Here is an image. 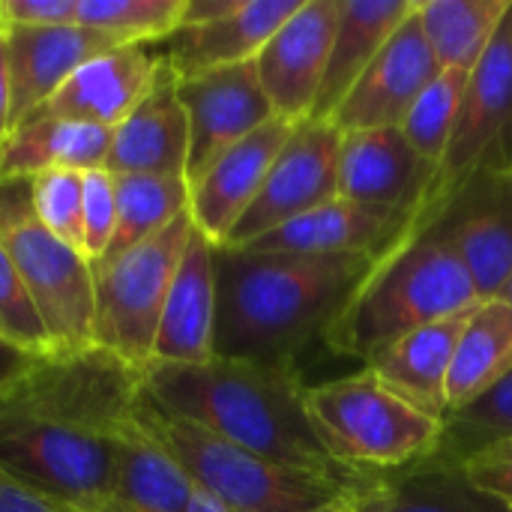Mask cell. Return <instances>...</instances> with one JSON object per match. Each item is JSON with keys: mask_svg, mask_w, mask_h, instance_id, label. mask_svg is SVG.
Wrapping results in <instances>:
<instances>
[{"mask_svg": "<svg viewBox=\"0 0 512 512\" xmlns=\"http://www.w3.org/2000/svg\"><path fill=\"white\" fill-rule=\"evenodd\" d=\"M510 6L512 0H417V21L438 66L471 75Z\"/></svg>", "mask_w": 512, "mask_h": 512, "instance_id": "f1b7e54d", "label": "cell"}, {"mask_svg": "<svg viewBox=\"0 0 512 512\" xmlns=\"http://www.w3.org/2000/svg\"><path fill=\"white\" fill-rule=\"evenodd\" d=\"M39 357H42V354H30V351L18 348V345L6 342V339L0 336V393H3L21 372H27Z\"/></svg>", "mask_w": 512, "mask_h": 512, "instance_id": "60d3db41", "label": "cell"}, {"mask_svg": "<svg viewBox=\"0 0 512 512\" xmlns=\"http://www.w3.org/2000/svg\"><path fill=\"white\" fill-rule=\"evenodd\" d=\"M189 117L180 102V78L168 57L159 54L156 75L144 99L111 132L105 171L111 174H162L186 177Z\"/></svg>", "mask_w": 512, "mask_h": 512, "instance_id": "ac0fdd59", "label": "cell"}, {"mask_svg": "<svg viewBox=\"0 0 512 512\" xmlns=\"http://www.w3.org/2000/svg\"><path fill=\"white\" fill-rule=\"evenodd\" d=\"M141 387L150 405L189 420L276 465L360 489L366 477L345 471L318 441L300 369L210 357L204 363H147Z\"/></svg>", "mask_w": 512, "mask_h": 512, "instance_id": "3957f363", "label": "cell"}, {"mask_svg": "<svg viewBox=\"0 0 512 512\" xmlns=\"http://www.w3.org/2000/svg\"><path fill=\"white\" fill-rule=\"evenodd\" d=\"M483 171H512V6L486 57L468 78L459 126L438 165L426 207Z\"/></svg>", "mask_w": 512, "mask_h": 512, "instance_id": "9c48e42d", "label": "cell"}, {"mask_svg": "<svg viewBox=\"0 0 512 512\" xmlns=\"http://www.w3.org/2000/svg\"><path fill=\"white\" fill-rule=\"evenodd\" d=\"M438 72L441 66L420 30L414 9L411 18H405L390 42L378 51V57L369 63L342 105L330 114V123L339 132L402 126L405 114Z\"/></svg>", "mask_w": 512, "mask_h": 512, "instance_id": "5bb4252c", "label": "cell"}, {"mask_svg": "<svg viewBox=\"0 0 512 512\" xmlns=\"http://www.w3.org/2000/svg\"><path fill=\"white\" fill-rule=\"evenodd\" d=\"M144 423L183 465L189 480L228 512H312L357 492L327 477L294 471L255 456L189 420L141 402Z\"/></svg>", "mask_w": 512, "mask_h": 512, "instance_id": "8992f818", "label": "cell"}, {"mask_svg": "<svg viewBox=\"0 0 512 512\" xmlns=\"http://www.w3.org/2000/svg\"><path fill=\"white\" fill-rule=\"evenodd\" d=\"M33 213L45 231L84 255L81 228V171H42L30 177Z\"/></svg>", "mask_w": 512, "mask_h": 512, "instance_id": "836d02e7", "label": "cell"}, {"mask_svg": "<svg viewBox=\"0 0 512 512\" xmlns=\"http://www.w3.org/2000/svg\"><path fill=\"white\" fill-rule=\"evenodd\" d=\"M303 0H243V6L219 21L180 27L165 39L162 51L177 78H195L213 69L252 63L270 36L300 9Z\"/></svg>", "mask_w": 512, "mask_h": 512, "instance_id": "7402d4cb", "label": "cell"}, {"mask_svg": "<svg viewBox=\"0 0 512 512\" xmlns=\"http://www.w3.org/2000/svg\"><path fill=\"white\" fill-rule=\"evenodd\" d=\"M498 297H501V300H507V303H510V306H512V276H510V282L504 285V291H501Z\"/></svg>", "mask_w": 512, "mask_h": 512, "instance_id": "f6af8a7d", "label": "cell"}, {"mask_svg": "<svg viewBox=\"0 0 512 512\" xmlns=\"http://www.w3.org/2000/svg\"><path fill=\"white\" fill-rule=\"evenodd\" d=\"M468 315L471 309L402 336L387 351H381L366 369L381 384H387L396 396H402L408 405L420 408L429 417L444 420L450 411L447 381H450L456 345H459Z\"/></svg>", "mask_w": 512, "mask_h": 512, "instance_id": "603a6c76", "label": "cell"}, {"mask_svg": "<svg viewBox=\"0 0 512 512\" xmlns=\"http://www.w3.org/2000/svg\"><path fill=\"white\" fill-rule=\"evenodd\" d=\"M117 198V228L108 252L99 258H114L153 234L165 231L171 222L189 213V180L162 174H114Z\"/></svg>", "mask_w": 512, "mask_h": 512, "instance_id": "f546056e", "label": "cell"}, {"mask_svg": "<svg viewBox=\"0 0 512 512\" xmlns=\"http://www.w3.org/2000/svg\"><path fill=\"white\" fill-rule=\"evenodd\" d=\"M180 102L189 117V183H195L216 156L276 117L255 63L180 78Z\"/></svg>", "mask_w": 512, "mask_h": 512, "instance_id": "7c38bea8", "label": "cell"}, {"mask_svg": "<svg viewBox=\"0 0 512 512\" xmlns=\"http://www.w3.org/2000/svg\"><path fill=\"white\" fill-rule=\"evenodd\" d=\"M504 441H512V369L486 393L444 417L435 459L462 465L474 453Z\"/></svg>", "mask_w": 512, "mask_h": 512, "instance_id": "4dcf8cb0", "label": "cell"}, {"mask_svg": "<svg viewBox=\"0 0 512 512\" xmlns=\"http://www.w3.org/2000/svg\"><path fill=\"white\" fill-rule=\"evenodd\" d=\"M468 78H471L468 72L441 69L435 81L417 96V102L411 105V111L405 114L399 126L408 144L435 165H441L453 141V132L459 126L462 102L468 93Z\"/></svg>", "mask_w": 512, "mask_h": 512, "instance_id": "d6a6232c", "label": "cell"}, {"mask_svg": "<svg viewBox=\"0 0 512 512\" xmlns=\"http://www.w3.org/2000/svg\"><path fill=\"white\" fill-rule=\"evenodd\" d=\"M294 129L297 123L273 117L228 147L222 156H216L210 168L195 183H189V216L213 246H222L234 225L243 219Z\"/></svg>", "mask_w": 512, "mask_h": 512, "instance_id": "e0dca14e", "label": "cell"}, {"mask_svg": "<svg viewBox=\"0 0 512 512\" xmlns=\"http://www.w3.org/2000/svg\"><path fill=\"white\" fill-rule=\"evenodd\" d=\"M156 63L159 54H150L144 45L111 48L78 66L69 81L36 111L117 129L144 99L156 75Z\"/></svg>", "mask_w": 512, "mask_h": 512, "instance_id": "ffe728a7", "label": "cell"}, {"mask_svg": "<svg viewBox=\"0 0 512 512\" xmlns=\"http://www.w3.org/2000/svg\"><path fill=\"white\" fill-rule=\"evenodd\" d=\"M336 15L339 0H303L252 60L276 117L291 123L312 117L330 60Z\"/></svg>", "mask_w": 512, "mask_h": 512, "instance_id": "4fadbf2b", "label": "cell"}, {"mask_svg": "<svg viewBox=\"0 0 512 512\" xmlns=\"http://www.w3.org/2000/svg\"><path fill=\"white\" fill-rule=\"evenodd\" d=\"M3 27L78 24V0H0Z\"/></svg>", "mask_w": 512, "mask_h": 512, "instance_id": "74e56055", "label": "cell"}, {"mask_svg": "<svg viewBox=\"0 0 512 512\" xmlns=\"http://www.w3.org/2000/svg\"><path fill=\"white\" fill-rule=\"evenodd\" d=\"M12 132V78H9V48L6 27L0 30V147Z\"/></svg>", "mask_w": 512, "mask_h": 512, "instance_id": "b9f144b4", "label": "cell"}, {"mask_svg": "<svg viewBox=\"0 0 512 512\" xmlns=\"http://www.w3.org/2000/svg\"><path fill=\"white\" fill-rule=\"evenodd\" d=\"M417 9V0H339L327 72L309 120H330L378 51Z\"/></svg>", "mask_w": 512, "mask_h": 512, "instance_id": "484cf974", "label": "cell"}, {"mask_svg": "<svg viewBox=\"0 0 512 512\" xmlns=\"http://www.w3.org/2000/svg\"><path fill=\"white\" fill-rule=\"evenodd\" d=\"M186 0H78V24L120 45L165 42L180 30Z\"/></svg>", "mask_w": 512, "mask_h": 512, "instance_id": "1f68e13d", "label": "cell"}, {"mask_svg": "<svg viewBox=\"0 0 512 512\" xmlns=\"http://www.w3.org/2000/svg\"><path fill=\"white\" fill-rule=\"evenodd\" d=\"M342 132L330 120H303L276 156L261 192L222 246H249L273 228L339 195Z\"/></svg>", "mask_w": 512, "mask_h": 512, "instance_id": "8fae6325", "label": "cell"}, {"mask_svg": "<svg viewBox=\"0 0 512 512\" xmlns=\"http://www.w3.org/2000/svg\"><path fill=\"white\" fill-rule=\"evenodd\" d=\"M111 132L105 126L27 114L0 147V177H36L42 171H93L105 168Z\"/></svg>", "mask_w": 512, "mask_h": 512, "instance_id": "4316f807", "label": "cell"}, {"mask_svg": "<svg viewBox=\"0 0 512 512\" xmlns=\"http://www.w3.org/2000/svg\"><path fill=\"white\" fill-rule=\"evenodd\" d=\"M312 512H351L348 510V495H345V498H339V501H333V504H327V507H321V510H312Z\"/></svg>", "mask_w": 512, "mask_h": 512, "instance_id": "ee69618b", "label": "cell"}, {"mask_svg": "<svg viewBox=\"0 0 512 512\" xmlns=\"http://www.w3.org/2000/svg\"><path fill=\"white\" fill-rule=\"evenodd\" d=\"M240 6H243V0H186L180 27H198V24L219 21L231 12H237Z\"/></svg>", "mask_w": 512, "mask_h": 512, "instance_id": "ab89813d", "label": "cell"}, {"mask_svg": "<svg viewBox=\"0 0 512 512\" xmlns=\"http://www.w3.org/2000/svg\"><path fill=\"white\" fill-rule=\"evenodd\" d=\"M438 165L420 156L399 126L342 132L339 195L357 204L417 213L429 204Z\"/></svg>", "mask_w": 512, "mask_h": 512, "instance_id": "9a60e30c", "label": "cell"}, {"mask_svg": "<svg viewBox=\"0 0 512 512\" xmlns=\"http://www.w3.org/2000/svg\"><path fill=\"white\" fill-rule=\"evenodd\" d=\"M0 243L6 246L54 351L93 345V267L45 231L33 213L30 177H0Z\"/></svg>", "mask_w": 512, "mask_h": 512, "instance_id": "52a82bcc", "label": "cell"}, {"mask_svg": "<svg viewBox=\"0 0 512 512\" xmlns=\"http://www.w3.org/2000/svg\"><path fill=\"white\" fill-rule=\"evenodd\" d=\"M192 231L186 213L150 240L93 264V345L135 369L153 360L159 318Z\"/></svg>", "mask_w": 512, "mask_h": 512, "instance_id": "ba28073f", "label": "cell"}, {"mask_svg": "<svg viewBox=\"0 0 512 512\" xmlns=\"http://www.w3.org/2000/svg\"><path fill=\"white\" fill-rule=\"evenodd\" d=\"M351 512H512L507 501L474 486L459 465L426 459L396 474L366 477L348 495Z\"/></svg>", "mask_w": 512, "mask_h": 512, "instance_id": "cb8c5ba5", "label": "cell"}, {"mask_svg": "<svg viewBox=\"0 0 512 512\" xmlns=\"http://www.w3.org/2000/svg\"><path fill=\"white\" fill-rule=\"evenodd\" d=\"M512 369V306L501 297L480 300L459 336L450 381L447 408L456 411L498 384ZM447 411V414H450Z\"/></svg>", "mask_w": 512, "mask_h": 512, "instance_id": "83f0119b", "label": "cell"}, {"mask_svg": "<svg viewBox=\"0 0 512 512\" xmlns=\"http://www.w3.org/2000/svg\"><path fill=\"white\" fill-rule=\"evenodd\" d=\"M303 405L324 450L357 477H384L432 459L444 420L423 414L366 366L354 375L306 384Z\"/></svg>", "mask_w": 512, "mask_h": 512, "instance_id": "5b68a950", "label": "cell"}, {"mask_svg": "<svg viewBox=\"0 0 512 512\" xmlns=\"http://www.w3.org/2000/svg\"><path fill=\"white\" fill-rule=\"evenodd\" d=\"M216 246L195 228L177 264L150 363H204L216 333Z\"/></svg>", "mask_w": 512, "mask_h": 512, "instance_id": "44dd1931", "label": "cell"}, {"mask_svg": "<svg viewBox=\"0 0 512 512\" xmlns=\"http://www.w3.org/2000/svg\"><path fill=\"white\" fill-rule=\"evenodd\" d=\"M417 213H402L390 207L357 204L342 195L327 204L273 228L270 234L252 240V252H288V255H387L399 240L414 231ZM234 249V246H231Z\"/></svg>", "mask_w": 512, "mask_h": 512, "instance_id": "2e32d148", "label": "cell"}, {"mask_svg": "<svg viewBox=\"0 0 512 512\" xmlns=\"http://www.w3.org/2000/svg\"><path fill=\"white\" fill-rule=\"evenodd\" d=\"M468 267L480 300L504 291L512 276V171H483L468 177L438 204L417 216Z\"/></svg>", "mask_w": 512, "mask_h": 512, "instance_id": "30bf717a", "label": "cell"}, {"mask_svg": "<svg viewBox=\"0 0 512 512\" xmlns=\"http://www.w3.org/2000/svg\"><path fill=\"white\" fill-rule=\"evenodd\" d=\"M480 303L462 258L432 228L417 225L375 261L363 285L339 312L324 345L366 366L402 336Z\"/></svg>", "mask_w": 512, "mask_h": 512, "instance_id": "277c9868", "label": "cell"}, {"mask_svg": "<svg viewBox=\"0 0 512 512\" xmlns=\"http://www.w3.org/2000/svg\"><path fill=\"white\" fill-rule=\"evenodd\" d=\"M81 228H84V258L90 267L108 252L114 228H117V198H114V174L105 168H93L81 174Z\"/></svg>", "mask_w": 512, "mask_h": 512, "instance_id": "d590c367", "label": "cell"}, {"mask_svg": "<svg viewBox=\"0 0 512 512\" xmlns=\"http://www.w3.org/2000/svg\"><path fill=\"white\" fill-rule=\"evenodd\" d=\"M459 468L474 486H480L483 492L507 501L512 507V441L492 444V447L474 453Z\"/></svg>", "mask_w": 512, "mask_h": 512, "instance_id": "8d00e7d4", "label": "cell"}, {"mask_svg": "<svg viewBox=\"0 0 512 512\" xmlns=\"http://www.w3.org/2000/svg\"><path fill=\"white\" fill-rule=\"evenodd\" d=\"M0 30H3V18H0Z\"/></svg>", "mask_w": 512, "mask_h": 512, "instance_id": "bcb514c9", "label": "cell"}, {"mask_svg": "<svg viewBox=\"0 0 512 512\" xmlns=\"http://www.w3.org/2000/svg\"><path fill=\"white\" fill-rule=\"evenodd\" d=\"M0 336L30 354L54 351L45 333V324L3 243H0Z\"/></svg>", "mask_w": 512, "mask_h": 512, "instance_id": "e575fe53", "label": "cell"}, {"mask_svg": "<svg viewBox=\"0 0 512 512\" xmlns=\"http://www.w3.org/2000/svg\"><path fill=\"white\" fill-rule=\"evenodd\" d=\"M192 492L195 483L138 408L114 453L108 512H186Z\"/></svg>", "mask_w": 512, "mask_h": 512, "instance_id": "d4e9b609", "label": "cell"}, {"mask_svg": "<svg viewBox=\"0 0 512 512\" xmlns=\"http://www.w3.org/2000/svg\"><path fill=\"white\" fill-rule=\"evenodd\" d=\"M9 48V78H12V129L42 108L69 75L105 54L111 48H123L105 33H96L81 24L63 27H6Z\"/></svg>", "mask_w": 512, "mask_h": 512, "instance_id": "d6986e66", "label": "cell"}, {"mask_svg": "<svg viewBox=\"0 0 512 512\" xmlns=\"http://www.w3.org/2000/svg\"><path fill=\"white\" fill-rule=\"evenodd\" d=\"M0 512H75L60 501L30 489L0 465Z\"/></svg>", "mask_w": 512, "mask_h": 512, "instance_id": "f35d334b", "label": "cell"}, {"mask_svg": "<svg viewBox=\"0 0 512 512\" xmlns=\"http://www.w3.org/2000/svg\"><path fill=\"white\" fill-rule=\"evenodd\" d=\"M213 357L297 369L363 285L378 258L288 255L216 246Z\"/></svg>", "mask_w": 512, "mask_h": 512, "instance_id": "7a4b0ae2", "label": "cell"}, {"mask_svg": "<svg viewBox=\"0 0 512 512\" xmlns=\"http://www.w3.org/2000/svg\"><path fill=\"white\" fill-rule=\"evenodd\" d=\"M144 399L111 351L42 354L0 393V465L75 512H108L114 453Z\"/></svg>", "mask_w": 512, "mask_h": 512, "instance_id": "6da1fadb", "label": "cell"}, {"mask_svg": "<svg viewBox=\"0 0 512 512\" xmlns=\"http://www.w3.org/2000/svg\"><path fill=\"white\" fill-rule=\"evenodd\" d=\"M186 512H228L213 495H207L204 489H198L195 486V492H192V501H189V510Z\"/></svg>", "mask_w": 512, "mask_h": 512, "instance_id": "7bdbcfd3", "label": "cell"}]
</instances>
